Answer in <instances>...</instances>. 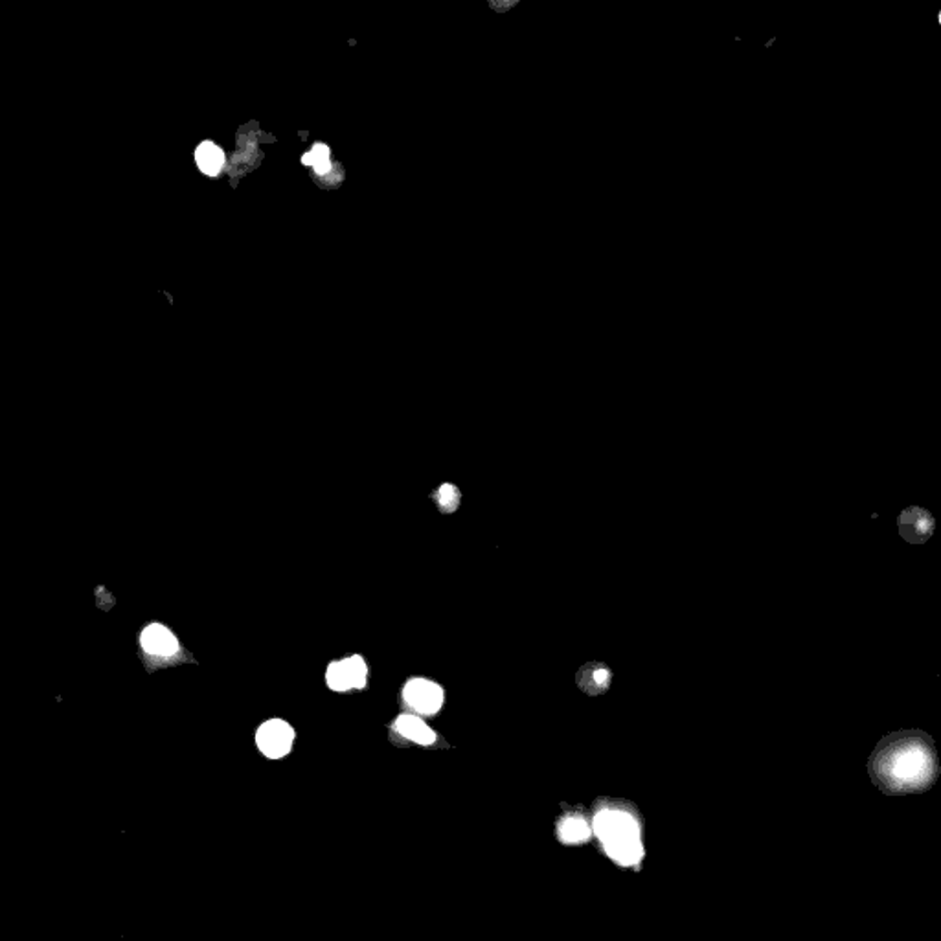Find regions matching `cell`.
I'll return each instance as SVG.
<instances>
[{"instance_id": "ba28073f", "label": "cell", "mask_w": 941, "mask_h": 941, "mask_svg": "<svg viewBox=\"0 0 941 941\" xmlns=\"http://www.w3.org/2000/svg\"><path fill=\"white\" fill-rule=\"evenodd\" d=\"M394 730L401 738L414 742L417 745H424V747H429L436 742L435 730L417 715H410V713L399 715L394 722Z\"/></svg>"}, {"instance_id": "7a4b0ae2", "label": "cell", "mask_w": 941, "mask_h": 941, "mask_svg": "<svg viewBox=\"0 0 941 941\" xmlns=\"http://www.w3.org/2000/svg\"><path fill=\"white\" fill-rule=\"evenodd\" d=\"M594 831L605 854L619 866H637L644 857L639 820L625 809L605 807L594 818Z\"/></svg>"}, {"instance_id": "7c38bea8", "label": "cell", "mask_w": 941, "mask_h": 941, "mask_svg": "<svg viewBox=\"0 0 941 941\" xmlns=\"http://www.w3.org/2000/svg\"><path fill=\"white\" fill-rule=\"evenodd\" d=\"M436 502L442 511H455L460 506V491L453 484H444L436 493Z\"/></svg>"}, {"instance_id": "3957f363", "label": "cell", "mask_w": 941, "mask_h": 941, "mask_svg": "<svg viewBox=\"0 0 941 941\" xmlns=\"http://www.w3.org/2000/svg\"><path fill=\"white\" fill-rule=\"evenodd\" d=\"M294 728L283 719H271L263 722L256 731V745L261 754L269 760H280L287 756L294 745Z\"/></svg>"}, {"instance_id": "52a82bcc", "label": "cell", "mask_w": 941, "mask_h": 941, "mask_svg": "<svg viewBox=\"0 0 941 941\" xmlns=\"http://www.w3.org/2000/svg\"><path fill=\"white\" fill-rule=\"evenodd\" d=\"M899 532L908 543H925L934 532V518L923 507L912 506L899 517Z\"/></svg>"}, {"instance_id": "2e32d148", "label": "cell", "mask_w": 941, "mask_h": 941, "mask_svg": "<svg viewBox=\"0 0 941 941\" xmlns=\"http://www.w3.org/2000/svg\"><path fill=\"white\" fill-rule=\"evenodd\" d=\"M939 23H941V14H939Z\"/></svg>"}, {"instance_id": "9a60e30c", "label": "cell", "mask_w": 941, "mask_h": 941, "mask_svg": "<svg viewBox=\"0 0 941 941\" xmlns=\"http://www.w3.org/2000/svg\"><path fill=\"white\" fill-rule=\"evenodd\" d=\"M302 162H303L305 166H315V157H312V153H305V155L302 157Z\"/></svg>"}, {"instance_id": "6da1fadb", "label": "cell", "mask_w": 941, "mask_h": 941, "mask_svg": "<svg viewBox=\"0 0 941 941\" xmlns=\"http://www.w3.org/2000/svg\"><path fill=\"white\" fill-rule=\"evenodd\" d=\"M868 771L872 782L886 794L926 791L939 774L934 742L921 730L894 731L875 747Z\"/></svg>"}, {"instance_id": "5bb4252c", "label": "cell", "mask_w": 941, "mask_h": 941, "mask_svg": "<svg viewBox=\"0 0 941 941\" xmlns=\"http://www.w3.org/2000/svg\"><path fill=\"white\" fill-rule=\"evenodd\" d=\"M330 166H332V164H330V159H328V160H321V162H317V164L312 166V168H315V171H317V173L324 175V173H328V171H330Z\"/></svg>"}, {"instance_id": "8992f818", "label": "cell", "mask_w": 941, "mask_h": 941, "mask_svg": "<svg viewBox=\"0 0 941 941\" xmlns=\"http://www.w3.org/2000/svg\"><path fill=\"white\" fill-rule=\"evenodd\" d=\"M142 649L157 659L175 657L180 649L177 637L162 623H151L140 635Z\"/></svg>"}, {"instance_id": "9c48e42d", "label": "cell", "mask_w": 941, "mask_h": 941, "mask_svg": "<svg viewBox=\"0 0 941 941\" xmlns=\"http://www.w3.org/2000/svg\"><path fill=\"white\" fill-rule=\"evenodd\" d=\"M195 159H197V166L200 168V171L210 177H216L225 164V155H223L221 148H218L214 142H202L197 148Z\"/></svg>"}, {"instance_id": "30bf717a", "label": "cell", "mask_w": 941, "mask_h": 941, "mask_svg": "<svg viewBox=\"0 0 941 941\" xmlns=\"http://www.w3.org/2000/svg\"><path fill=\"white\" fill-rule=\"evenodd\" d=\"M559 839L565 844H581L590 839V827L583 816L570 814L559 823Z\"/></svg>"}, {"instance_id": "5b68a950", "label": "cell", "mask_w": 941, "mask_h": 941, "mask_svg": "<svg viewBox=\"0 0 941 941\" xmlns=\"http://www.w3.org/2000/svg\"><path fill=\"white\" fill-rule=\"evenodd\" d=\"M326 684L333 691L363 690L368 684V666L361 655L332 662L326 670Z\"/></svg>"}, {"instance_id": "4fadbf2b", "label": "cell", "mask_w": 941, "mask_h": 941, "mask_svg": "<svg viewBox=\"0 0 941 941\" xmlns=\"http://www.w3.org/2000/svg\"><path fill=\"white\" fill-rule=\"evenodd\" d=\"M312 157H315V164L321 162V160H328L330 159V148L324 146V144H315V148H312Z\"/></svg>"}, {"instance_id": "277c9868", "label": "cell", "mask_w": 941, "mask_h": 941, "mask_svg": "<svg viewBox=\"0 0 941 941\" xmlns=\"http://www.w3.org/2000/svg\"><path fill=\"white\" fill-rule=\"evenodd\" d=\"M404 704L422 715H435L442 710L445 693L440 684L429 679H410L403 688Z\"/></svg>"}, {"instance_id": "8fae6325", "label": "cell", "mask_w": 941, "mask_h": 941, "mask_svg": "<svg viewBox=\"0 0 941 941\" xmlns=\"http://www.w3.org/2000/svg\"><path fill=\"white\" fill-rule=\"evenodd\" d=\"M610 684V671L601 664H590L579 673V686L588 693H601Z\"/></svg>"}]
</instances>
